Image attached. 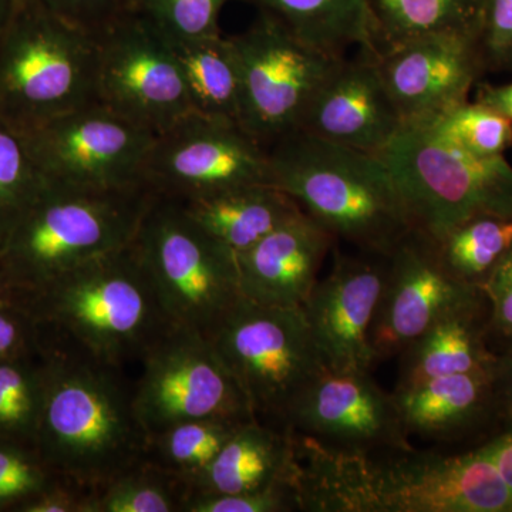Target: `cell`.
<instances>
[{
	"label": "cell",
	"mask_w": 512,
	"mask_h": 512,
	"mask_svg": "<svg viewBox=\"0 0 512 512\" xmlns=\"http://www.w3.org/2000/svg\"><path fill=\"white\" fill-rule=\"evenodd\" d=\"M156 195L147 184L87 190L46 181L0 254L16 296L130 245Z\"/></svg>",
	"instance_id": "obj_4"
},
{
	"label": "cell",
	"mask_w": 512,
	"mask_h": 512,
	"mask_svg": "<svg viewBox=\"0 0 512 512\" xmlns=\"http://www.w3.org/2000/svg\"><path fill=\"white\" fill-rule=\"evenodd\" d=\"M471 40L484 73H512V0H478Z\"/></svg>",
	"instance_id": "obj_35"
},
{
	"label": "cell",
	"mask_w": 512,
	"mask_h": 512,
	"mask_svg": "<svg viewBox=\"0 0 512 512\" xmlns=\"http://www.w3.org/2000/svg\"><path fill=\"white\" fill-rule=\"evenodd\" d=\"M170 42L183 70L192 111L210 119L239 124L241 72L231 37L217 35Z\"/></svg>",
	"instance_id": "obj_25"
},
{
	"label": "cell",
	"mask_w": 512,
	"mask_h": 512,
	"mask_svg": "<svg viewBox=\"0 0 512 512\" xmlns=\"http://www.w3.org/2000/svg\"><path fill=\"white\" fill-rule=\"evenodd\" d=\"M97 40L100 103L156 136L194 113L173 45L147 19L123 9Z\"/></svg>",
	"instance_id": "obj_12"
},
{
	"label": "cell",
	"mask_w": 512,
	"mask_h": 512,
	"mask_svg": "<svg viewBox=\"0 0 512 512\" xmlns=\"http://www.w3.org/2000/svg\"><path fill=\"white\" fill-rule=\"evenodd\" d=\"M211 342L255 420L279 430L306 387L328 370L302 306L259 305L242 296Z\"/></svg>",
	"instance_id": "obj_8"
},
{
	"label": "cell",
	"mask_w": 512,
	"mask_h": 512,
	"mask_svg": "<svg viewBox=\"0 0 512 512\" xmlns=\"http://www.w3.org/2000/svg\"><path fill=\"white\" fill-rule=\"evenodd\" d=\"M285 430L316 446L352 456L412 450L393 393L372 372L325 370L289 410Z\"/></svg>",
	"instance_id": "obj_14"
},
{
	"label": "cell",
	"mask_w": 512,
	"mask_h": 512,
	"mask_svg": "<svg viewBox=\"0 0 512 512\" xmlns=\"http://www.w3.org/2000/svg\"><path fill=\"white\" fill-rule=\"evenodd\" d=\"M16 298L33 313L46 342L126 370L140 366L177 328L134 242Z\"/></svg>",
	"instance_id": "obj_2"
},
{
	"label": "cell",
	"mask_w": 512,
	"mask_h": 512,
	"mask_svg": "<svg viewBox=\"0 0 512 512\" xmlns=\"http://www.w3.org/2000/svg\"><path fill=\"white\" fill-rule=\"evenodd\" d=\"M241 424L244 423L215 419L174 424L150 434L146 460L183 480L192 494L195 485Z\"/></svg>",
	"instance_id": "obj_28"
},
{
	"label": "cell",
	"mask_w": 512,
	"mask_h": 512,
	"mask_svg": "<svg viewBox=\"0 0 512 512\" xmlns=\"http://www.w3.org/2000/svg\"><path fill=\"white\" fill-rule=\"evenodd\" d=\"M47 375L36 448L64 481L96 493L146 460L150 434L130 370L43 340Z\"/></svg>",
	"instance_id": "obj_1"
},
{
	"label": "cell",
	"mask_w": 512,
	"mask_h": 512,
	"mask_svg": "<svg viewBox=\"0 0 512 512\" xmlns=\"http://www.w3.org/2000/svg\"><path fill=\"white\" fill-rule=\"evenodd\" d=\"M483 295L440 264L433 241L414 231L387 256V275L370 343L376 365L393 359L440 316Z\"/></svg>",
	"instance_id": "obj_15"
},
{
	"label": "cell",
	"mask_w": 512,
	"mask_h": 512,
	"mask_svg": "<svg viewBox=\"0 0 512 512\" xmlns=\"http://www.w3.org/2000/svg\"><path fill=\"white\" fill-rule=\"evenodd\" d=\"M481 291L490 309L491 336L505 348L512 343V247L485 279Z\"/></svg>",
	"instance_id": "obj_38"
},
{
	"label": "cell",
	"mask_w": 512,
	"mask_h": 512,
	"mask_svg": "<svg viewBox=\"0 0 512 512\" xmlns=\"http://www.w3.org/2000/svg\"><path fill=\"white\" fill-rule=\"evenodd\" d=\"M295 468L291 433L249 420L229 437L207 473L195 485L191 498L261 490L293 476Z\"/></svg>",
	"instance_id": "obj_23"
},
{
	"label": "cell",
	"mask_w": 512,
	"mask_h": 512,
	"mask_svg": "<svg viewBox=\"0 0 512 512\" xmlns=\"http://www.w3.org/2000/svg\"><path fill=\"white\" fill-rule=\"evenodd\" d=\"M43 349L42 329L19 298L0 303V363Z\"/></svg>",
	"instance_id": "obj_37"
},
{
	"label": "cell",
	"mask_w": 512,
	"mask_h": 512,
	"mask_svg": "<svg viewBox=\"0 0 512 512\" xmlns=\"http://www.w3.org/2000/svg\"><path fill=\"white\" fill-rule=\"evenodd\" d=\"M431 241L448 274L463 284L481 288L512 247V218L477 215Z\"/></svg>",
	"instance_id": "obj_27"
},
{
	"label": "cell",
	"mask_w": 512,
	"mask_h": 512,
	"mask_svg": "<svg viewBox=\"0 0 512 512\" xmlns=\"http://www.w3.org/2000/svg\"><path fill=\"white\" fill-rule=\"evenodd\" d=\"M386 275V256L335 251L332 271L316 282L303 303L312 338L330 372H372L376 366L370 330Z\"/></svg>",
	"instance_id": "obj_16"
},
{
	"label": "cell",
	"mask_w": 512,
	"mask_h": 512,
	"mask_svg": "<svg viewBox=\"0 0 512 512\" xmlns=\"http://www.w3.org/2000/svg\"><path fill=\"white\" fill-rule=\"evenodd\" d=\"M302 511L295 474L269 487L235 495H208L188 501L185 512H291Z\"/></svg>",
	"instance_id": "obj_36"
},
{
	"label": "cell",
	"mask_w": 512,
	"mask_h": 512,
	"mask_svg": "<svg viewBox=\"0 0 512 512\" xmlns=\"http://www.w3.org/2000/svg\"><path fill=\"white\" fill-rule=\"evenodd\" d=\"M376 53L340 59L320 84L299 130L370 154H379L404 127L383 82Z\"/></svg>",
	"instance_id": "obj_18"
},
{
	"label": "cell",
	"mask_w": 512,
	"mask_h": 512,
	"mask_svg": "<svg viewBox=\"0 0 512 512\" xmlns=\"http://www.w3.org/2000/svg\"><path fill=\"white\" fill-rule=\"evenodd\" d=\"M23 137L49 183L113 190L146 184L144 165L156 134L94 101Z\"/></svg>",
	"instance_id": "obj_11"
},
{
	"label": "cell",
	"mask_w": 512,
	"mask_h": 512,
	"mask_svg": "<svg viewBox=\"0 0 512 512\" xmlns=\"http://www.w3.org/2000/svg\"><path fill=\"white\" fill-rule=\"evenodd\" d=\"M191 488L143 460L94 493L92 512H185Z\"/></svg>",
	"instance_id": "obj_30"
},
{
	"label": "cell",
	"mask_w": 512,
	"mask_h": 512,
	"mask_svg": "<svg viewBox=\"0 0 512 512\" xmlns=\"http://www.w3.org/2000/svg\"><path fill=\"white\" fill-rule=\"evenodd\" d=\"M377 156L389 167L417 231L430 239L477 215L512 218V167L478 157L426 126H404Z\"/></svg>",
	"instance_id": "obj_6"
},
{
	"label": "cell",
	"mask_w": 512,
	"mask_h": 512,
	"mask_svg": "<svg viewBox=\"0 0 512 512\" xmlns=\"http://www.w3.org/2000/svg\"><path fill=\"white\" fill-rule=\"evenodd\" d=\"M57 478L35 446L0 441V512H18Z\"/></svg>",
	"instance_id": "obj_34"
},
{
	"label": "cell",
	"mask_w": 512,
	"mask_h": 512,
	"mask_svg": "<svg viewBox=\"0 0 512 512\" xmlns=\"http://www.w3.org/2000/svg\"><path fill=\"white\" fill-rule=\"evenodd\" d=\"M376 25L377 50L439 35L471 36L478 0H370Z\"/></svg>",
	"instance_id": "obj_26"
},
{
	"label": "cell",
	"mask_w": 512,
	"mask_h": 512,
	"mask_svg": "<svg viewBox=\"0 0 512 512\" xmlns=\"http://www.w3.org/2000/svg\"><path fill=\"white\" fill-rule=\"evenodd\" d=\"M268 150L271 183L336 239L389 256L417 231L389 167L366 153L298 130Z\"/></svg>",
	"instance_id": "obj_3"
},
{
	"label": "cell",
	"mask_w": 512,
	"mask_h": 512,
	"mask_svg": "<svg viewBox=\"0 0 512 512\" xmlns=\"http://www.w3.org/2000/svg\"><path fill=\"white\" fill-rule=\"evenodd\" d=\"M18 3L19 0H0V36L5 32Z\"/></svg>",
	"instance_id": "obj_44"
},
{
	"label": "cell",
	"mask_w": 512,
	"mask_h": 512,
	"mask_svg": "<svg viewBox=\"0 0 512 512\" xmlns=\"http://www.w3.org/2000/svg\"><path fill=\"white\" fill-rule=\"evenodd\" d=\"M47 9L90 35L100 36L120 15L119 0H39Z\"/></svg>",
	"instance_id": "obj_39"
},
{
	"label": "cell",
	"mask_w": 512,
	"mask_h": 512,
	"mask_svg": "<svg viewBox=\"0 0 512 512\" xmlns=\"http://www.w3.org/2000/svg\"><path fill=\"white\" fill-rule=\"evenodd\" d=\"M99 40L19 0L0 36V120L20 134L97 100Z\"/></svg>",
	"instance_id": "obj_5"
},
{
	"label": "cell",
	"mask_w": 512,
	"mask_h": 512,
	"mask_svg": "<svg viewBox=\"0 0 512 512\" xmlns=\"http://www.w3.org/2000/svg\"><path fill=\"white\" fill-rule=\"evenodd\" d=\"M476 103L512 119V83L503 86L485 84L478 90Z\"/></svg>",
	"instance_id": "obj_43"
},
{
	"label": "cell",
	"mask_w": 512,
	"mask_h": 512,
	"mask_svg": "<svg viewBox=\"0 0 512 512\" xmlns=\"http://www.w3.org/2000/svg\"><path fill=\"white\" fill-rule=\"evenodd\" d=\"M335 242L328 229L299 212L237 256L241 295L259 305L302 306Z\"/></svg>",
	"instance_id": "obj_19"
},
{
	"label": "cell",
	"mask_w": 512,
	"mask_h": 512,
	"mask_svg": "<svg viewBox=\"0 0 512 512\" xmlns=\"http://www.w3.org/2000/svg\"><path fill=\"white\" fill-rule=\"evenodd\" d=\"M229 0H134L130 9L170 40L207 39L221 35L218 18Z\"/></svg>",
	"instance_id": "obj_33"
},
{
	"label": "cell",
	"mask_w": 512,
	"mask_h": 512,
	"mask_svg": "<svg viewBox=\"0 0 512 512\" xmlns=\"http://www.w3.org/2000/svg\"><path fill=\"white\" fill-rule=\"evenodd\" d=\"M493 380L495 406L501 430L512 426V343L498 353Z\"/></svg>",
	"instance_id": "obj_42"
},
{
	"label": "cell",
	"mask_w": 512,
	"mask_h": 512,
	"mask_svg": "<svg viewBox=\"0 0 512 512\" xmlns=\"http://www.w3.org/2000/svg\"><path fill=\"white\" fill-rule=\"evenodd\" d=\"M46 375L45 346L35 355L0 363V441L36 447Z\"/></svg>",
	"instance_id": "obj_29"
},
{
	"label": "cell",
	"mask_w": 512,
	"mask_h": 512,
	"mask_svg": "<svg viewBox=\"0 0 512 512\" xmlns=\"http://www.w3.org/2000/svg\"><path fill=\"white\" fill-rule=\"evenodd\" d=\"M407 436L434 444H454L498 427L493 370L436 377L393 390Z\"/></svg>",
	"instance_id": "obj_20"
},
{
	"label": "cell",
	"mask_w": 512,
	"mask_h": 512,
	"mask_svg": "<svg viewBox=\"0 0 512 512\" xmlns=\"http://www.w3.org/2000/svg\"><path fill=\"white\" fill-rule=\"evenodd\" d=\"M175 202L201 231L235 256L302 211L298 202L271 184L244 185Z\"/></svg>",
	"instance_id": "obj_22"
},
{
	"label": "cell",
	"mask_w": 512,
	"mask_h": 512,
	"mask_svg": "<svg viewBox=\"0 0 512 512\" xmlns=\"http://www.w3.org/2000/svg\"><path fill=\"white\" fill-rule=\"evenodd\" d=\"M137 370L134 404L148 434L191 420H255L211 340L191 330H171Z\"/></svg>",
	"instance_id": "obj_10"
},
{
	"label": "cell",
	"mask_w": 512,
	"mask_h": 512,
	"mask_svg": "<svg viewBox=\"0 0 512 512\" xmlns=\"http://www.w3.org/2000/svg\"><path fill=\"white\" fill-rule=\"evenodd\" d=\"M45 185L23 134L0 120V254Z\"/></svg>",
	"instance_id": "obj_31"
},
{
	"label": "cell",
	"mask_w": 512,
	"mask_h": 512,
	"mask_svg": "<svg viewBox=\"0 0 512 512\" xmlns=\"http://www.w3.org/2000/svg\"><path fill=\"white\" fill-rule=\"evenodd\" d=\"M434 134L478 157L504 156L512 148V119L483 104H460L429 124Z\"/></svg>",
	"instance_id": "obj_32"
},
{
	"label": "cell",
	"mask_w": 512,
	"mask_h": 512,
	"mask_svg": "<svg viewBox=\"0 0 512 512\" xmlns=\"http://www.w3.org/2000/svg\"><path fill=\"white\" fill-rule=\"evenodd\" d=\"M15 298L16 292L13 291L8 276L5 274V269H3L2 262H0V303L12 301Z\"/></svg>",
	"instance_id": "obj_45"
},
{
	"label": "cell",
	"mask_w": 512,
	"mask_h": 512,
	"mask_svg": "<svg viewBox=\"0 0 512 512\" xmlns=\"http://www.w3.org/2000/svg\"><path fill=\"white\" fill-rule=\"evenodd\" d=\"M490 309L484 293L456 306L413 340L399 356L394 390L436 377L491 372L498 350L491 346Z\"/></svg>",
	"instance_id": "obj_21"
},
{
	"label": "cell",
	"mask_w": 512,
	"mask_h": 512,
	"mask_svg": "<svg viewBox=\"0 0 512 512\" xmlns=\"http://www.w3.org/2000/svg\"><path fill=\"white\" fill-rule=\"evenodd\" d=\"M133 242L174 325L211 340L242 298L237 256L160 195Z\"/></svg>",
	"instance_id": "obj_7"
},
{
	"label": "cell",
	"mask_w": 512,
	"mask_h": 512,
	"mask_svg": "<svg viewBox=\"0 0 512 512\" xmlns=\"http://www.w3.org/2000/svg\"><path fill=\"white\" fill-rule=\"evenodd\" d=\"M157 195L188 201L252 184H271L268 150L238 123L191 113L157 134L144 165Z\"/></svg>",
	"instance_id": "obj_13"
},
{
	"label": "cell",
	"mask_w": 512,
	"mask_h": 512,
	"mask_svg": "<svg viewBox=\"0 0 512 512\" xmlns=\"http://www.w3.org/2000/svg\"><path fill=\"white\" fill-rule=\"evenodd\" d=\"M274 16L303 42L335 57L349 47L376 53V25L370 0H248Z\"/></svg>",
	"instance_id": "obj_24"
},
{
	"label": "cell",
	"mask_w": 512,
	"mask_h": 512,
	"mask_svg": "<svg viewBox=\"0 0 512 512\" xmlns=\"http://www.w3.org/2000/svg\"><path fill=\"white\" fill-rule=\"evenodd\" d=\"M383 82L404 126H419L466 103L484 73L466 33H439L383 50L377 57Z\"/></svg>",
	"instance_id": "obj_17"
},
{
	"label": "cell",
	"mask_w": 512,
	"mask_h": 512,
	"mask_svg": "<svg viewBox=\"0 0 512 512\" xmlns=\"http://www.w3.org/2000/svg\"><path fill=\"white\" fill-rule=\"evenodd\" d=\"M474 448L484 458L493 477L500 512H512V426L495 431Z\"/></svg>",
	"instance_id": "obj_40"
},
{
	"label": "cell",
	"mask_w": 512,
	"mask_h": 512,
	"mask_svg": "<svg viewBox=\"0 0 512 512\" xmlns=\"http://www.w3.org/2000/svg\"><path fill=\"white\" fill-rule=\"evenodd\" d=\"M231 40L241 72L239 124L268 148L301 128L320 84L343 57L303 42L268 13Z\"/></svg>",
	"instance_id": "obj_9"
},
{
	"label": "cell",
	"mask_w": 512,
	"mask_h": 512,
	"mask_svg": "<svg viewBox=\"0 0 512 512\" xmlns=\"http://www.w3.org/2000/svg\"><path fill=\"white\" fill-rule=\"evenodd\" d=\"M94 494L57 478L45 490L26 501L18 512H92Z\"/></svg>",
	"instance_id": "obj_41"
}]
</instances>
